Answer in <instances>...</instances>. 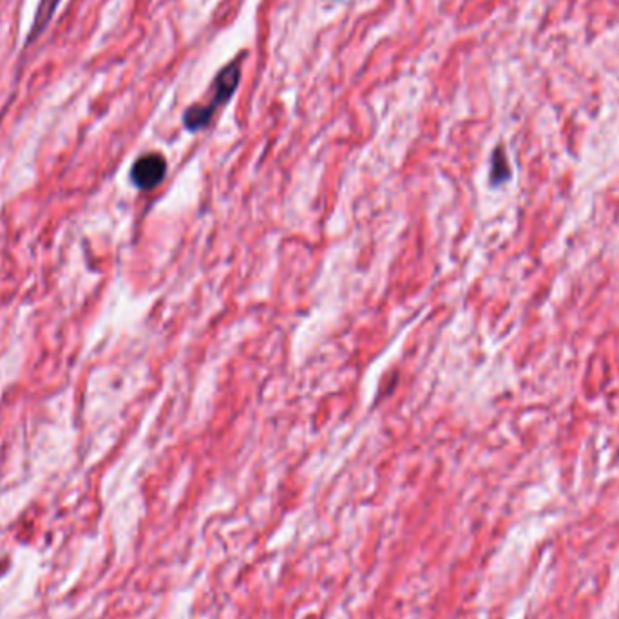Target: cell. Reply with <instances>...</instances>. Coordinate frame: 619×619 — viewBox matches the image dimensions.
<instances>
[{"label": "cell", "mask_w": 619, "mask_h": 619, "mask_svg": "<svg viewBox=\"0 0 619 619\" xmlns=\"http://www.w3.org/2000/svg\"><path fill=\"white\" fill-rule=\"evenodd\" d=\"M243 55L232 60L229 66L223 67L218 77L214 78V96L207 105H192L185 115H183V125L187 127V131L196 133L205 129L210 124L212 116L216 115V111L221 105L227 104L230 96L234 95V91L238 89L241 82V66H243Z\"/></svg>", "instance_id": "cell-1"}, {"label": "cell", "mask_w": 619, "mask_h": 619, "mask_svg": "<svg viewBox=\"0 0 619 619\" xmlns=\"http://www.w3.org/2000/svg\"><path fill=\"white\" fill-rule=\"evenodd\" d=\"M60 2L62 0H40L37 11H35V19H33V24H31V29H29L26 46H31L46 31L49 22L53 20L55 13H57Z\"/></svg>", "instance_id": "cell-3"}, {"label": "cell", "mask_w": 619, "mask_h": 619, "mask_svg": "<svg viewBox=\"0 0 619 619\" xmlns=\"http://www.w3.org/2000/svg\"><path fill=\"white\" fill-rule=\"evenodd\" d=\"M509 178V162L504 151L498 147L493 154V167H491V180L493 183H502Z\"/></svg>", "instance_id": "cell-4"}, {"label": "cell", "mask_w": 619, "mask_h": 619, "mask_svg": "<svg viewBox=\"0 0 619 619\" xmlns=\"http://www.w3.org/2000/svg\"><path fill=\"white\" fill-rule=\"evenodd\" d=\"M167 174V162L162 154H145L131 169V180L142 191H151L162 183Z\"/></svg>", "instance_id": "cell-2"}]
</instances>
